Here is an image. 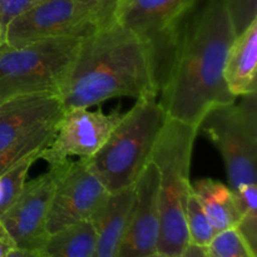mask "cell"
Instances as JSON below:
<instances>
[{
  "label": "cell",
  "instance_id": "obj_9",
  "mask_svg": "<svg viewBox=\"0 0 257 257\" xmlns=\"http://www.w3.org/2000/svg\"><path fill=\"white\" fill-rule=\"evenodd\" d=\"M65 162L50 166L48 172L27 181L14 203L0 217L17 248L40 250L44 246L49 236L47 222L53 193Z\"/></svg>",
  "mask_w": 257,
  "mask_h": 257
},
{
  "label": "cell",
  "instance_id": "obj_17",
  "mask_svg": "<svg viewBox=\"0 0 257 257\" xmlns=\"http://www.w3.org/2000/svg\"><path fill=\"white\" fill-rule=\"evenodd\" d=\"M95 246L94 223L84 221L50 233L42 251L45 257H94Z\"/></svg>",
  "mask_w": 257,
  "mask_h": 257
},
{
  "label": "cell",
  "instance_id": "obj_25",
  "mask_svg": "<svg viewBox=\"0 0 257 257\" xmlns=\"http://www.w3.org/2000/svg\"><path fill=\"white\" fill-rule=\"evenodd\" d=\"M180 257H208L207 252H206V247H201V246L193 245L190 243L187 247L185 248Z\"/></svg>",
  "mask_w": 257,
  "mask_h": 257
},
{
  "label": "cell",
  "instance_id": "obj_21",
  "mask_svg": "<svg viewBox=\"0 0 257 257\" xmlns=\"http://www.w3.org/2000/svg\"><path fill=\"white\" fill-rule=\"evenodd\" d=\"M93 23L95 29H103L115 23V15L123 0H75Z\"/></svg>",
  "mask_w": 257,
  "mask_h": 257
},
{
  "label": "cell",
  "instance_id": "obj_22",
  "mask_svg": "<svg viewBox=\"0 0 257 257\" xmlns=\"http://www.w3.org/2000/svg\"><path fill=\"white\" fill-rule=\"evenodd\" d=\"M236 35L257 19V0H225Z\"/></svg>",
  "mask_w": 257,
  "mask_h": 257
},
{
  "label": "cell",
  "instance_id": "obj_18",
  "mask_svg": "<svg viewBox=\"0 0 257 257\" xmlns=\"http://www.w3.org/2000/svg\"><path fill=\"white\" fill-rule=\"evenodd\" d=\"M185 215L190 243L201 246V247H207L208 243L212 241L217 232L211 225L210 220L203 211L198 198L196 197L193 190L188 196Z\"/></svg>",
  "mask_w": 257,
  "mask_h": 257
},
{
  "label": "cell",
  "instance_id": "obj_11",
  "mask_svg": "<svg viewBox=\"0 0 257 257\" xmlns=\"http://www.w3.org/2000/svg\"><path fill=\"white\" fill-rule=\"evenodd\" d=\"M122 118L119 110L104 113L88 108L65 109L57 124L52 143L40 153L49 166L65 162L69 157L90 158L102 148Z\"/></svg>",
  "mask_w": 257,
  "mask_h": 257
},
{
  "label": "cell",
  "instance_id": "obj_26",
  "mask_svg": "<svg viewBox=\"0 0 257 257\" xmlns=\"http://www.w3.org/2000/svg\"><path fill=\"white\" fill-rule=\"evenodd\" d=\"M8 257H45L42 248L40 250H22L15 247Z\"/></svg>",
  "mask_w": 257,
  "mask_h": 257
},
{
  "label": "cell",
  "instance_id": "obj_3",
  "mask_svg": "<svg viewBox=\"0 0 257 257\" xmlns=\"http://www.w3.org/2000/svg\"><path fill=\"white\" fill-rule=\"evenodd\" d=\"M198 128L166 118L150 161L160 172V236L157 252L180 257L190 245L186 203L192 191L190 168Z\"/></svg>",
  "mask_w": 257,
  "mask_h": 257
},
{
  "label": "cell",
  "instance_id": "obj_28",
  "mask_svg": "<svg viewBox=\"0 0 257 257\" xmlns=\"http://www.w3.org/2000/svg\"><path fill=\"white\" fill-rule=\"evenodd\" d=\"M3 47H4V45H3V43H2V38H0V49H2Z\"/></svg>",
  "mask_w": 257,
  "mask_h": 257
},
{
  "label": "cell",
  "instance_id": "obj_13",
  "mask_svg": "<svg viewBox=\"0 0 257 257\" xmlns=\"http://www.w3.org/2000/svg\"><path fill=\"white\" fill-rule=\"evenodd\" d=\"M59 93H32L13 97L0 104V151L9 150L49 128L64 113Z\"/></svg>",
  "mask_w": 257,
  "mask_h": 257
},
{
  "label": "cell",
  "instance_id": "obj_20",
  "mask_svg": "<svg viewBox=\"0 0 257 257\" xmlns=\"http://www.w3.org/2000/svg\"><path fill=\"white\" fill-rule=\"evenodd\" d=\"M206 252L208 257H256L236 227L216 233Z\"/></svg>",
  "mask_w": 257,
  "mask_h": 257
},
{
  "label": "cell",
  "instance_id": "obj_4",
  "mask_svg": "<svg viewBox=\"0 0 257 257\" xmlns=\"http://www.w3.org/2000/svg\"><path fill=\"white\" fill-rule=\"evenodd\" d=\"M166 113L157 95L138 98L122 118L108 140L93 157L85 158L89 170L99 178L109 193L135 185L150 162Z\"/></svg>",
  "mask_w": 257,
  "mask_h": 257
},
{
  "label": "cell",
  "instance_id": "obj_10",
  "mask_svg": "<svg viewBox=\"0 0 257 257\" xmlns=\"http://www.w3.org/2000/svg\"><path fill=\"white\" fill-rule=\"evenodd\" d=\"M95 30L75 0H42L10 22L4 45L18 48L50 38H85Z\"/></svg>",
  "mask_w": 257,
  "mask_h": 257
},
{
  "label": "cell",
  "instance_id": "obj_5",
  "mask_svg": "<svg viewBox=\"0 0 257 257\" xmlns=\"http://www.w3.org/2000/svg\"><path fill=\"white\" fill-rule=\"evenodd\" d=\"M82 38L59 37L0 49V104L32 93H60Z\"/></svg>",
  "mask_w": 257,
  "mask_h": 257
},
{
  "label": "cell",
  "instance_id": "obj_12",
  "mask_svg": "<svg viewBox=\"0 0 257 257\" xmlns=\"http://www.w3.org/2000/svg\"><path fill=\"white\" fill-rule=\"evenodd\" d=\"M132 207L117 257H147L157 252L160 236V172L152 161L136 180Z\"/></svg>",
  "mask_w": 257,
  "mask_h": 257
},
{
  "label": "cell",
  "instance_id": "obj_15",
  "mask_svg": "<svg viewBox=\"0 0 257 257\" xmlns=\"http://www.w3.org/2000/svg\"><path fill=\"white\" fill-rule=\"evenodd\" d=\"M133 186L110 193L104 207L93 221L97 230L94 257H117L133 202Z\"/></svg>",
  "mask_w": 257,
  "mask_h": 257
},
{
  "label": "cell",
  "instance_id": "obj_24",
  "mask_svg": "<svg viewBox=\"0 0 257 257\" xmlns=\"http://www.w3.org/2000/svg\"><path fill=\"white\" fill-rule=\"evenodd\" d=\"M15 248L14 241L12 240L10 235L3 223L0 222V257H8L9 253Z\"/></svg>",
  "mask_w": 257,
  "mask_h": 257
},
{
  "label": "cell",
  "instance_id": "obj_2",
  "mask_svg": "<svg viewBox=\"0 0 257 257\" xmlns=\"http://www.w3.org/2000/svg\"><path fill=\"white\" fill-rule=\"evenodd\" d=\"M64 109L90 108L112 98L158 95L145 43L118 24L82 38L60 89Z\"/></svg>",
  "mask_w": 257,
  "mask_h": 257
},
{
  "label": "cell",
  "instance_id": "obj_6",
  "mask_svg": "<svg viewBox=\"0 0 257 257\" xmlns=\"http://www.w3.org/2000/svg\"><path fill=\"white\" fill-rule=\"evenodd\" d=\"M238 98L211 109L198 125L220 152L232 191L257 185V95Z\"/></svg>",
  "mask_w": 257,
  "mask_h": 257
},
{
  "label": "cell",
  "instance_id": "obj_14",
  "mask_svg": "<svg viewBox=\"0 0 257 257\" xmlns=\"http://www.w3.org/2000/svg\"><path fill=\"white\" fill-rule=\"evenodd\" d=\"M257 19L237 34L226 57L223 78L233 97L256 92Z\"/></svg>",
  "mask_w": 257,
  "mask_h": 257
},
{
  "label": "cell",
  "instance_id": "obj_8",
  "mask_svg": "<svg viewBox=\"0 0 257 257\" xmlns=\"http://www.w3.org/2000/svg\"><path fill=\"white\" fill-rule=\"evenodd\" d=\"M110 193L102 181L89 170L85 158L68 160L58 180L48 215V232L68 226L94 221Z\"/></svg>",
  "mask_w": 257,
  "mask_h": 257
},
{
  "label": "cell",
  "instance_id": "obj_27",
  "mask_svg": "<svg viewBox=\"0 0 257 257\" xmlns=\"http://www.w3.org/2000/svg\"><path fill=\"white\" fill-rule=\"evenodd\" d=\"M147 257H171V256L163 255V253H160V252H155V253H152V255H150V256H147Z\"/></svg>",
  "mask_w": 257,
  "mask_h": 257
},
{
  "label": "cell",
  "instance_id": "obj_23",
  "mask_svg": "<svg viewBox=\"0 0 257 257\" xmlns=\"http://www.w3.org/2000/svg\"><path fill=\"white\" fill-rule=\"evenodd\" d=\"M40 2L42 0H0V38L3 45L5 30L10 22Z\"/></svg>",
  "mask_w": 257,
  "mask_h": 257
},
{
  "label": "cell",
  "instance_id": "obj_7",
  "mask_svg": "<svg viewBox=\"0 0 257 257\" xmlns=\"http://www.w3.org/2000/svg\"><path fill=\"white\" fill-rule=\"evenodd\" d=\"M196 0H123L114 24L135 33L147 47L158 94L172 65L183 22Z\"/></svg>",
  "mask_w": 257,
  "mask_h": 257
},
{
  "label": "cell",
  "instance_id": "obj_16",
  "mask_svg": "<svg viewBox=\"0 0 257 257\" xmlns=\"http://www.w3.org/2000/svg\"><path fill=\"white\" fill-rule=\"evenodd\" d=\"M191 186L216 232L237 226L241 215L230 187L212 178L198 180Z\"/></svg>",
  "mask_w": 257,
  "mask_h": 257
},
{
  "label": "cell",
  "instance_id": "obj_19",
  "mask_svg": "<svg viewBox=\"0 0 257 257\" xmlns=\"http://www.w3.org/2000/svg\"><path fill=\"white\" fill-rule=\"evenodd\" d=\"M55 131H57V125L14 146V147H10L9 150L0 151V175L14 167L15 165H18L20 161H23L32 153L43 152L52 143L55 136Z\"/></svg>",
  "mask_w": 257,
  "mask_h": 257
},
{
  "label": "cell",
  "instance_id": "obj_1",
  "mask_svg": "<svg viewBox=\"0 0 257 257\" xmlns=\"http://www.w3.org/2000/svg\"><path fill=\"white\" fill-rule=\"evenodd\" d=\"M235 37L225 0H196L183 22L172 65L158 94L168 118L198 128L211 109L235 102L223 78Z\"/></svg>",
  "mask_w": 257,
  "mask_h": 257
}]
</instances>
